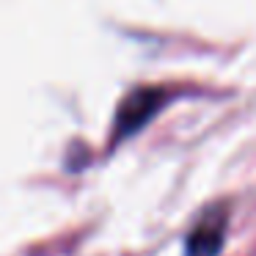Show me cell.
Segmentation results:
<instances>
[{"mask_svg":"<svg viewBox=\"0 0 256 256\" xmlns=\"http://www.w3.org/2000/svg\"><path fill=\"white\" fill-rule=\"evenodd\" d=\"M168 105V91L160 86H138L132 88L116 108V116H113V146L122 144V140L138 135L162 108Z\"/></svg>","mask_w":256,"mask_h":256,"instance_id":"6da1fadb","label":"cell"},{"mask_svg":"<svg viewBox=\"0 0 256 256\" xmlns=\"http://www.w3.org/2000/svg\"><path fill=\"white\" fill-rule=\"evenodd\" d=\"M228 232V206L223 201L201 210L184 234V256H220Z\"/></svg>","mask_w":256,"mask_h":256,"instance_id":"7a4b0ae2","label":"cell"}]
</instances>
